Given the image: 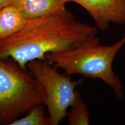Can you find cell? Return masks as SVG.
<instances>
[{
  "instance_id": "6da1fadb",
  "label": "cell",
  "mask_w": 125,
  "mask_h": 125,
  "mask_svg": "<svg viewBox=\"0 0 125 125\" xmlns=\"http://www.w3.org/2000/svg\"><path fill=\"white\" fill-rule=\"evenodd\" d=\"M96 26L78 20L65 7L40 18L28 20L21 30L0 41V59H11L21 68L29 62L45 60L49 53L77 47L96 35Z\"/></svg>"
},
{
  "instance_id": "7a4b0ae2",
  "label": "cell",
  "mask_w": 125,
  "mask_h": 125,
  "mask_svg": "<svg viewBox=\"0 0 125 125\" xmlns=\"http://www.w3.org/2000/svg\"><path fill=\"white\" fill-rule=\"evenodd\" d=\"M125 45V35L111 45H101L96 35L87 38L69 51L49 53L45 59L71 75L79 74L91 79H99L109 87L118 99L124 97L123 85L112 68L118 52Z\"/></svg>"
},
{
  "instance_id": "3957f363",
  "label": "cell",
  "mask_w": 125,
  "mask_h": 125,
  "mask_svg": "<svg viewBox=\"0 0 125 125\" xmlns=\"http://www.w3.org/2000/svg\"><path fill=\"white\" fill-rule=\"evenodd\" d=\"M40 104L42 96L30 71L11 59H0V125H10Z\"/></svg>"
},
{
  "instance_id": "277c9868",
  "label": "cell",
  "mask_w": 125,
  "mask_h": 125,
  "mask_svg": "<svg viewBox=\"0 0 125 125\" xmlns=\"http://www.w3.org/2000/svg\"><path fill=\"white\" fill-rule=\"evenodd\" d=\"M26 68L38 83L48 109L50 125H59L67 117L68 108L81 98L75 88L83 79L72 80L68 75L60 73L57 67L46 59L30 61Z\"/></svg>"
},
{
  "instance_id": "5b68a950",
  "label": "cell",
  "mask_w": 125,
  "mask_h": 125,
  "mask_svg": "<svg viewBox=\"0 0 125 125\" xmlns=\"http://www.w3.org/2000/svg\"><path fill=\"white\" fill-rule=\"evenodd\" d=\"M83 8L98 29L106 31L111 23L125 24V0H68Z\"/></svg>"
},
{
  "instance_id": "8992f818",
  "label": "cell",
  "mask_w": 125,
  "mask_h": 125,
  "mask_svg": "<svg viewBox=\"0 0 125 125\" xmlns=\"http://www.w3.org/2000/svg\"><path fill=\"white\" fill-rule=\"evenodd\" d=\"M68 2V0H11L10 5L30 20L51 13L65 7Z\"/></svg>"
},
{
  "instance_id": "52a82bcc",
  "label": "cell",
  "mask_w": 125,
  "mask_h": 125,
  "mask_svg": "<svg viewBox=\"0 0 125 125\" xmlns=\"http://www.w3.org/2000/svg\"><path fill=\"white\" fill-rule=\"evenodd\" d=\"M28 20L16 8L9 5L0 10V41L21 30Z\"/></svg>"
},
{
  "instance_id": "ba28073f",
  "label": "cell",
  "mask_w": 125,
  "mask_h": 125,
  "mask_svg": "<svg viewBox=\"0 0 125 125\" xmlns=\"http://www.w3.org/2000/svg\"><path fill=\"white\" fill-rule=\"evenodd\" d=\"M44 104L36 105L28 111L26 116L18 118L10 125H48L49 118L45 115Z\"/></svg>"
},
{
  "instance_id": "9c48e42d",
  "label": "cell",
  "mask_w": 125,
  "mask_h": 125,
  "mask_svg": "<svg viewBox=\"0 0 125 125\" xmlns=\"http://www.w3.org/2000/svg\"><path fill=\"white\" fill-rule=\"evenodd\" d=\"M67 117L70 125H89V108L86 104L81 100V98L71 106V109L67 112Z\"/></svg>"
},
{
  "instance_id": "30bf717a",
  "label": "cell",
  "mask_w": 125,
  "mask_h": 125,
  "mask_svg": "<svg viewBox=\"0 0 125 125\" xmlns=\"http://www.w3.org/2000/svg\"><path fill=\"white\" fill-rule=\"evenodd\" d=\"M11 0H0V10L10 4Z\"/></svg>"
}]
</instances>
